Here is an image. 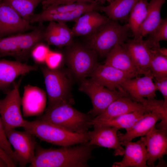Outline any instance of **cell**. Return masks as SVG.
I'll use <instances>...</instances> for the list:
<instances>
[{
  "instance_id": "d590c367",
  "label": "cell",
  "mask_w": 167,
  "mask_h": 167,
  "mask_svg": "<svg viewBox=\"0 0 167 167\" xmlns=\"http://www.w3.org/2000/svg\"><path fill=\"white\" fill-rule=\"evenodd\" d=\"M62 54L59 52L50 51L45 59L46 66L51 69L58 68L62 61Z\"/></svg>"
},
{
  "instance_id": "8fae6325",
  "label": "cell",
  "mask_w": 167,
  "mask_h": 167,
  "mask_svg": "<svg viewBox=\"0 0 167 167\" xmlns=\"http://www.w3.org/2000/svg\"><path fill=\"white\" fill-rule=\"evenodd\" d=\"M14 9L0 0V38L26 32L34 29Z\"/></svg>"
},
{
  "instance_id": "d4e9b609",
  "label": "cell",
  "mask_w": 167,
  "mask_h": 167,
  "mask_svg": "<svg viewBox=\"0 0 167 167\" xmlns=\"http://www.w3.org/2000/svg\"><path fill=\"white\" fill-rule=\"evenodd\" d=\"M149 112L147 109L137 111L108 119L94 120L89 123L91 126L98 125L110 126L127 130L132 127Z\"/></svg>"
},
{
  "instance_id": "83f0119b",
  "label": "cell",
  "mask_w": 167,
  "mask_h": 167,
  "mask_svg": "<svg viewBox=\"0 0 167 167\" xmlns=\"http://www.w3.org/2000/svg\"><path fill=\"white\" fill-rule=\"evenodd\" d=\"M101 5L95 0H81L71 3L50 6L43 9L42 12L45 13H55L76 10L98 11Z\"/></svg>"
},
{
  "instance_id": "9c48e42d",
  "label": "cell",
  "mask_w": 167,
  "mask_h": 167,
  "mask_svg": "<svg viewBox=\"0 0 167 167\" xmlns=\"http://www.w3.org/2000/svg\"><path fill=\"white\" fill-rule=\"evenodd\" d=\"M21 79L14 82L13 87L8 92L4 98L0 100V114L5 131L23 127L26 120L22 117L20 109L22 105L19 88Z\"/></svg>"
},
{
  "instance_id": "ab89813d",
  "label": "cell",
  "mask_w": 167,
  "mask_h": 167,
  "mask_svg": "<svg viewBox=\"0 0 167 167\" xmlns=\"http://www.w3.org/2000/svg\"><path fill=\"white\" fill-rule=\"evenodd\" d=\"M159 52L162 55L167 57V49L165 48L160 47L158 49Z\"/></svg>"
},
{
  "instance_id": "8d00e7d4",
  "label": "cell",
  "mask_w": 167,
  "mask_h": 167,
  "mask_svg": "<svg viewBox=\"0 0 167 167\" xmlns=\"http://www.w3.org/2000/svg\"><path fill=\"white\" fill-rule=\"evenodd\" d=\"M153 80L157 90H158L161 93L164 98V103L167 105V78Z\"/></svg>"
},
{
  "instance_id": "d6986e66",
  "label": "cell",
  "mask_w": 167,
  "mask_h": 167,
  "mask_svg": "<svg viewBox=\"0 0 167 167\" xmlns=\"http://www.w3.org/2000/svg\"><path fill=\"white\" fill-rule=\"evenodd\" d=\"M38 68L36 65H29L17 60L0 59V91L7 89L19 76Z\"/></svg>"
},
{
  "instance_id": "f1b7e54d",
  "label": "cell",
  "mask_w": 167,
  "mask_h": 167,
  "mask_svg": "<svg viewBox=\"0 0 167 167\" xmlns=\"http://www.w3.org/2000/svg\"><path fill=\"white\" fill-rule=\"evenodd\" d=\"M148 2V0H139L130 13L128 24L135 38L141 36L139 34V29L146 18Z\"/></svg>"
},
{
  "instance_id": "8992f818",
  "label": "cell",
  "mask_w": 167,
  "mask_h": 167,
  "mask_svg": "<svg viewBox=\"0 0 167 167\" xmlns=\"http://www.w3.org/2000/svg\"><path fill=\"white\" fill-rule=\"evenodd\" d=\"M41 68L48 98V105L46 111L63 101L72 103L69 95L71 81L68 75L58 68L53 69L44 66H41Z\"/></svg>"
},
{
  "instance_id": "ffe728a7",
  "label": "cell",
  "mask_w": 167,
  "mask_h": 167,
  "mask_svg": "<svg viewBox=\"0 0 167 167\" xmlns=\"http://www.w3.org/2000/svg\"><path fill=\"white\" fill-rule=\"evenodd\" d=\"M46 102V94L42 89L29 84L24 86L22 105L26 117L40 115L45 109Z\"/></svg>"
},
{
  "instance_id": "277c9868",
  "label": "cell",
  "mask_w": 167,
  "mask_h": 167,
  "mask_svg": "<svg viewBox=\"0 0 167 167\" xmlns=\"http://www.w3.org/2000/svg\"><path fill=\"white\" fill-rule=\"evenodd\" d=\"M130 30L128 24H120L109 18L88 36L87 46L101 57H106L117 44L128 39Z\"/></svg>"
},
{
  "instance_id": "7402d4cb",
  "label": "cell",
  "mask_w": 167,
  "mask_h": 167,
  "mask_svg": "<svg viewBox=\"0 0 167 167\" xmlns=\"http://www.w3.org/2000/svg\"><path fill=\"white\" fill-rule=\"evenodd\" d=\"M146 109L141 103L132 99L129 95L124 96L112 102L100 114L92 120L108 119L137 111Z\"/></svg>"
},
{
  "instance_id": "7c38bea8",
  "label": "cell",
  "mask_w": 167,
  "mask_h": 167,
  "mask_svg": "<svg viewBox=\"0 0 167 167\" xmlns=\"http://www.w3.org/2000/svg\"><path fill=\"white\" fill-rule=\"evenodd\" d=\"M160 120L161 121L156 125V127L167 129V117L157 110L148 112L132 127L126 130L125 133H121L118 131L120 141H131L136 138L145 136L155 126L156 122Z\"/></svg>"
},
{
  "instance_id": "5bb4252c",
  "label": "cell",
  "mask_w": 167,
  "mask_h": 167,
  "mask_svg": "<svg viewBox=\"0 0 167 167\" xmlns=\"http://www.w3.org/2000/svg\"><path fill=\"white\" fill-rule=\"evenodd\" d=\"M140 139L146 147L148 160L147 165L154 166L156 161L161 160L167 154V129L153 127Z\"/></svg>"
},
{
  "instance_id": "3957f363",
  "label": "cell",
  "mask_w": 167,
  "mask_h": 167,
  "mask_svg": "<svg viewBox=\"0 0 167 167\" xmlns=\"http://www.w3.org/2000/svg\"><path fill=\"white\" fill-rule=\"evenodd\" d=\"M72 103L67 101L60 102L39 118L58 125L73 133L85 134L91 126L93 118L89 114L82 113L73 107Z\"/></svg>"
},
{
  "instance_id": "ba28073f",
  "label": "cell",
  "mask_w": 167,
  "mask_h": 167,
  "mask_svg": "<svg viewBox=\"0 0 167 167\" xmlns=\"http://www.w3.org/2000/svg\"><path fill=\"white\" fill-rule=\"evenodd\" d=\"M79 90L88 95L91 99L93 108L88 114L93 119L103 112L113 101L128 95L122 89L111 90L85 78L81 79Z\"/></svg>"
},
{
  "instance_id": "836d02e7",
  "label": "cell",
  "mask_w": 167,
  "mask_h": 167,
  "mask_svg": "<svg viewBox=\"0 0 167 167\" xmlns=\"http://www.w3.org/2000/svg\"><path fill=\"white\" fill-rule=\"evenodd\" d=\"M50 50L43 42L37 45L32 49L31 56L35 62L41 64L45 63L46 57Z\"/></svg>"
},
{
  "instance_id": "2e32d148",
  "label": "cell",
  "mask_w": 167,
  "mask_h": 167,
  "mask_svg": "<svg viewBox=\"0 0 167 167\" xmlns=\"http://www.w3.org/2000/svg\"><path fill=\"white\" fill-rule=\"evenodd\" d=\"M138 76L124 81L121 88L132 99L138 102L144 98L152 99L156 96V88L151 75Z\"/></svg>"
},
{
  "instance_id": "5b68a950",
  "label": "cell",
  "mask_w": 167,
  "mask_h": 167,
  "mask_svg": "<svg viewBox=\"0 0 167 167\" xmlns=\"http://www.w3.org/2000/svg\"><path fill=\"white\" fill-rule=\"evenodd\" d=\"M43 23H38L34 29L29 32L0 38V58L11 56L21 62L27 60L33 48L44 42L45 27Z\"/></svg>"
},
{
  "instance_id": "484cf974",
  "label": "cell",
  "mask_w": 167,
  "mask_h": 167,
  "mask_svg": "<svg viewBox=\"0 0 167 167\" xmlns=\"http://www.w3.org/2000/svg\"><path fill=\"white\" fill-rule=\"evenodd\" d=\"M166 0H150L148 2L146 18L140 26L139 34L143 37L153 32L160 24L162 19L161 7Z\"/></svg>"
},
{
  "instance_id": "60d3db41",
  "label": "cell",
  "mask_w": 167,
  "mask_h": 167,
  "mask_svg": "<svg viewBox=\"0 0 167 167\" xmlns=\"http://www.w3.org/2000/svg\"><path fill=\"white\" fill-rule=\"evenodd\" d=\"M0 167H8L4 161L0 157Z\"/></svg>"
},
{
  "instance_id": "603a6c76",
  "label": "cell",
  "mask_w": 167,
  "mask_h": 167,
  "mask_svg": "<svg viewBox=\"0 0 167 167\" xmlns=\"http://www.w3.org/2000/svg\"><path fill=\"white\" fill-rule=\"evenodd\" d=\"M105 64L135 77L141 75L130 54L120 45H116L106 56Z\"/></svg>"
},
{
  "instance_id": "ac0fdd59",
  "label": "cell",
  "mask_w": 167,
  "mask_h": 167,
  "mask_svg": "<svg viewBox=\"0 0 167 167\" xmlns=\"http://www.w3.org/2000/svg\"><path fill=\"white\" fill-rule=\"evenodd\" d=\"M143 38L140 36L128 39L121 45L130 54L142 75L152 76L149 70L150 53Z\"/></svg>"
},
{
  "instance_id": "74e56055",
  "label": "cell",
  "mask_w": 167,
  "mask_h": 167,
  "mask_svg": "<svg viewBox=\"0 0 167 167\" xmlns=\"http://www.w3.org/2000/svg\"><path fill=\"white\" fill-rule=\"evenodd\" d=\"M79 0H44L41 3L44 9L50 6L71 3Z\"/></svg>"
},
{
  "instance_id": "52a82bcc",
  "label": "cell",
  "mask_w": 167,
  "mask_h": 167,
  "mask_svg": "<svg viewBox=\"0 0 167 167\" xmlns=\"http://www.w3.org/2000/svg\"><path fill=\"white\" fill-rule=\"evenodd\" d=\"M67 47L66 60L72 72L80 80L89 76L98 64L97 53L87 46L74 42Z\"/></svg>"
},
{
  "instance_id": "d6a6232c",
  "label": "cell",
  "mask_w": 167,
  "mask_h": 167,
  "mask_svg": "<svg viewBox=\"0 0 167 167\" xmlns=\"http://www.w3.org/2000/svg\"><path fill=\"white\" fill-rule=\"evenodd\" d=\"M148 38L144 40L150 49H157L160 47L159 42L167 40V19H162L158 26L152 33Z\"/></svg>"
},
{
  "instance_id": "4316f807",
  "label": "cell",
  "mask_w": 167,
  "mask_h": 167,
  "mask_svg": "<svg viewBox=\"0 0 167 167\" xmlns=\"http://www.w3.org/2000/svg\"><path fill=\"white\" fill-rule=\"evenodd\" d=\"M139 0H112L107 6L101 5L99 10L109 19L124 22L128 19L132 8Z\"/></svg>"
},
{
  "instance_id": "30bf717a",
  "label": "cell",
  "mask_w": 167,
  "mask_h": 167,
  "mask_svg": "<svg viewBox=\"0 0 167 167\" xmlns=\"http://www.w3.org/2000/svg\"><path fill=\"white\" fill-rule=\"evenodd\" d=\"M6 137L13 151L15 160L20 167H25L34 161L37 144L33 135L29 132L15 129L5 131Z\"/></svg>"
},
{
  "instance_id": "f546056e",
  "label": "cell",
  "mask_w": 167,
  "mask_h": 167,
  "mask_svg": "<svg viewBox=\"0 0 167 167\" xmlns=\"http://www.w3.org/2000/svg\"><path fill=\"white\" fill-rule=\"evenodd\" d=\"M84 10H76L71 12L55 13H45L41 12L34 13L30 21V24L43 23L45 22L54 21L66 23L75 21L85 12Z\"/></svg>"
},
{
  "instance_id": "e575fe53",
  "label": "cell",
  "mask_w": 167,
  "mask_h": 167,
  "mask_svg": "<svg viewBox=\"0 0 167 167\" xmlns=\"http://www.w3.org/2000/svg\"><path fill=\"white\" fill-rule=\"evenodd\" d=\"M0 147L15 162L14 152L6 135L0 114Z\"/></svg>"
},
{
  "instance_id": "9a60e30c",
  "label": "cell",
  "mask_w": 167,
  "mask_h": 167,
  "mask_svg": "<svg viewBox=\"0 0 167 167\" xmlns=\"http://www.w3.org/2000/svg\"><path fill=\"white\" fill-rule=\"evenodd\" d=\"M89 76L91 80L113 90L121 89L124 81L135 77L105 64H98Z\"/></svg>"
},
{
  "instance_id": "7a4b0ae2",
  "label": "cell",
  "mask_w": 167,
  "mask_h": 167,
  "mask_svg": "<svg viewBox=\"0 0 167 167\" xmlns=\"http://www.w3.org/2000/svg\"><path fill=\"white\" fill-rule=\"evenodd\" d=\"M23 128L42 141L62 147L86 143L89 141L87 133L71 132L58 125L39 119L32 121L26 120Z\"/></svg>"
},
{
  "instance_id": "e0dca14e",
  "label": "cell",
  "mask_w": 167,
  "mask_h": 167,
  "mask_svg": "<svg viewBox=\"0 0 167 167\" xmlns=\"http://www.w3.org/2000/svg\"><path fill=\"white\" fill-rule=\"evenodd\" d=\"M125 147L123 157L119 162L114 163V167H147L148 155L146 147L141 139L135 142L120 141Z\"/></svg>"
},
{
  "instance_id": "f35d334b",
  "label": "cell",
  "mask_w": 167,
  "mask_h": 167,
  "mask_svg": "<svg viewBox=\"0 0 167 167\" xmlns=\"http://www.w3.org/2000/svg\"><path fill=\"white\" fill-rule=\"evenodd\" d=\"M0 157L5 162L8 167H15L18 164L0 147Z\"/></svg>"
},
{
  "instance_id": "44dd1931",
  "label": "cell",
  "mask_w": 167,
  "mask_h": 167,
  "mask_svg": "<svg viewBox=\"0 0 167 167\" xmlns=\"http://www.w3.org/2000/svg\"><path fill=\"white\" fill-rule=\"evenodd\" d=\"M74 37L71 29L64 22H49L44 33V42L58 48L71 44Z\"/></svg>"
},
{
  "instance_id": "4dcf8cb0",
  "label": "cell",
  "mask_w": 167,
  "mask_h": 167,
  "mask_svg": "<svg viewBox=\"0 0 167 167\" xmlns=\"http://www.w3.org/2000/svg\"><path fill=\"white\" fill-rule=\"evenodd\" d=\"M160 48L155 49L148 48L151 57L149 70L153 79L167 78V57L161 55L159 52L158 49Z\"/></svg>"
},
{
  "instance_id": "6da1fadb",
  "label": "cell",
  "mask_w": 167,
  "mask_h": 167,
  "mask_svg": "<svg viewBox=\"0 0 167 167\" xmlns=\"http://www.w3.org/2000/svg\"><path fill=\"white\" fill-rule=\"evenodd\" d=\"M93 146L88 143L77 146L46 149L37 143L30 167H86L92 157Z\"/></svg>"
},
{
  "instance_id": "4fadbf2b",
  "label": "cell",
  "mask_w": 167,
  "mask_h": 167,
  "mask_svg": "<svg viewBox=\"0 0 167 167\" xmlns=\"http://www.w3.org/2000/svg\"><path fill=\"white\" fill-rule=\"evenodd\" d=\"M92 126L93 130L87 133L89 145L112 149L115 156L123 155L124 148L121 144L118 136L119 129L105 126Z\"/></svg>"
},
{
  "instance_id": "cb8c5ba5",
  "label": "cell",
  "mask_w": 167,
  "mask_h": 167,
  "mask_svg": "<svg viewBox=\"0 0 167 167\" xmlns=\"http://www.w3.org/2000/svg\"><path fill=\"white\" fill-rule=\"evenodd\" d=\"M108 18L97 11H88L79 17L71 30L74 36H88L93 32Z\"/></svg>"
},
{
  "instance_id": "1f68e13d",
  "label": "cell",
  "mask_w": 167,
  "mask_h": 167,
  "mask_svg": "<svg viewBox=\"0 0 167 167\" xmlns=\"http://www.w3.org/2000/svg\"><path fill=\"white\" fill-rule=\"evenodd\" d=\"M1 0L12 7L23 18L30 23L36 8L44 0Z\"/></svg>"
}]
</instances>
